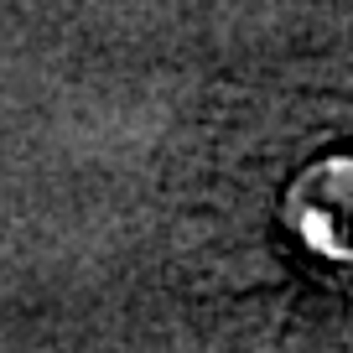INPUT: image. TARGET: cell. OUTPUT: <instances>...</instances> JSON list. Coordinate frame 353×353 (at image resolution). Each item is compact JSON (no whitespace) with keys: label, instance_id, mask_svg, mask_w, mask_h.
Returning <instances> with one entry per match:
<instances>
[{"label":"cell","instance_id":"cell-1","mask_svg":"<svg viewBox=\"0 0 353 353\" xmlns=\"http://www.w3.org/2000/svg\"><path fill=\"white\" fill-rule=\"evenodd\" d=\"M286 219L312 260L353 281V151L327 156L301 176L291 188Z\"/></svg>","mask_w":353,"mask_h":353}]
</instances>
